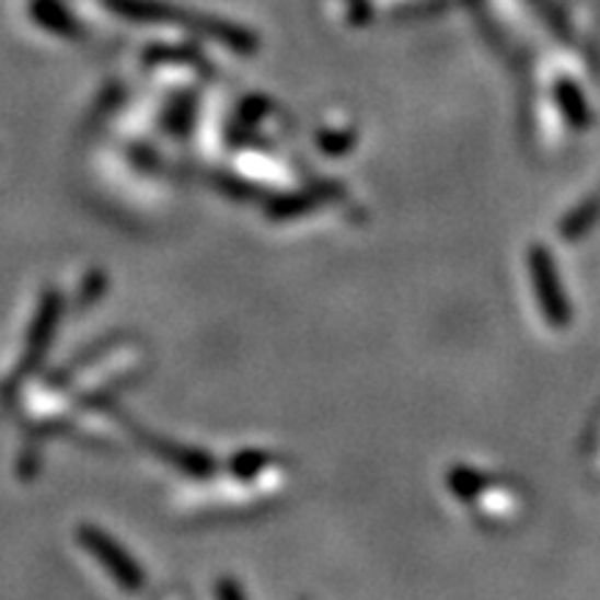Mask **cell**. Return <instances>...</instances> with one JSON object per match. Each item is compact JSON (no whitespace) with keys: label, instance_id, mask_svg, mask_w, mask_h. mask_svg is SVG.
Here are the masks:
<instances>
[{"label":"cell","instance_id":"cell-1","mask_svg":"<svg viewBox=\"0 0 600 600\" xmlns=\"http://www.w3.org/2000/svg\"><path fill=\"white\" fill-rule=\"evenodd\" d=\"M108 9L120 18L134 20V23H150V25H181V28L198 31L206 39H215V43L226 45L229 50L240 56L256 54L258 39L247 28L240 25H231L226 20L217 18H198V14H186L181 9L168 7V3H159V0H103Z\"/></svg>","mask_w":600,"mask_h":600},{"label":"cell","instance_id":"cell-2","mask_svg":"<svg viewBox=\"0 0 600 600\" xmlns=\"http://www.w3.org/2000/svg\"><path fill=\"white\" fill-rule=\"evenodd\" d=\"M61 314H65V298H61L59 289H48L39 298V307H36L34 320L28 325V339H25V350L20 356V365L14 367L12 381H9V390L20 386L23 381H28L39 365L48 356L50 345L56 339V331H59Z\"/></svg>","mask_w":600,"mask_h":600},{"label":"cell","instance_id":"cell-3","mask_svg":"<svg viewBox=\"0 0 600 600\" xmlns=\"http://www.w3.org/2000/svg\"><path fill=\"white\" fill-rule=\"evenodd\" d=\"M79 545L95 558L97 565L115 578V584L126 592H139L145 587V570L139 567L137 558L115 540L108 536L106 531H101L97 526H79Z\"/></svg>","mask_w":600,"mask_h":600},{"label":"cell","instance_id":"cell-4","mask_svg":"<svg viewBox=\"0 0 600 600\" xmlns=\"http://www.w3.org/2000/svg\"><path fill=\"white\" fill-rule=\"evenodd\" d=\"M145 445H148L159 459H164L168 464H173L181 473L193 475V478H211L217 473V462L211 453L198 448H186V445L168 442V439L150 437V434H142Z\"/></svg>","mask_w":600,"mask_h":600},{"label":"cell","instance_id":"cell-5","mask_svg":"<svg viewBox=\"0 0 600 600\" xmlns=\"http://www.w3.org/2000/svg\"><path fill=\"white\" fill-rule=\"evenodd\" d=\"M331 195H336V186H314V189H303V193L278 195L276 200H270V204L265 206V211L273 220H289V217H300L314 211L320 204H325Z\"/></svg>","mask_w":600,"mask_h":600},{"label":"cell","instance_id":"cell-6","mask_svg":"<svg viewBox=\"0 0 600 600\" xmlns=\"http://www.w3.org/2000/svg\"><path fill=\"white\" fill-rule=\"evenodd\" d=\"M34 18L43 28L54 31L61 36H76L79 34V25L72 20V14L67 9H61L54 0H36L34 3Z\"/></svg>","mask_w":600,"mask_h":600},{"label":"cell","instance_id":"cell-7","mask_svg":"<svg viewBox=\"0 0 600 600\" xmlns=\"http://www.w3.org/2000/svg\"><path fill=\"white\" fill-rule=\"evenodd\" d=\"M195 120V95L193 92H184V95L175 97L168 108V117H164V126L173 137H186Z\"/></svg>","mask_w":600,"mask_h":600},{"label":"cell","instance_id":"cell-8","mask_svg":"<svg viewBox=\"0 0 600 600\" xmlns=\"http://www.w3.org/2000/svg\"><path fill=\"white\" fill-rule=\"evenodd\" d=\"M265 112H267V101L265 97H258V95H253V97H245V101L240 103V108H236V120L231 123V128H229V137L231 139H242V137H247L245 131H253V128H256V123L262 120V117H265Z\"/></svg>","mask_w":600,"mask_h":600},{"label":"cell","instance_id":"cell-9","mask_svg":"<svg viewBox=\"0 0 600 600\" xmlns=\"http://www.w3.org/2000/svg\"><path fill=\"white\" fill-rule=\"evenodd\" d=\"M270 453H265V450H240V453H234V457L229 459V470L231 475H236L240 481H253L262 470H267V464H270Z\"/></svg>","mask_w":600,"mask_h":600},{"label":"cell","instance_id":"cell-10","mask_svg":"<svg viewBox=\"0 0 600 600\" xmlns=\"http://www.w3.org/2000/svg\"><path fill=\"white\" fill-rule=\"evenodd\" d=\"M318 145L328 157H339L356 145V131H323L318 137Z\"/></svg>","mask_w":600,"mask_h":600},{"label":"cell","instance_id":"cell-11","mask_svg":"<svg viewBox=\"0 0 600 600\" xmlns=\"http://www.w3.org/2000/svg\"><path fill=\"white\" fill-rule=\"evenodd\" d=\"M103 289H106V276H103L101 270H92L90 276L84 278V287H81L79 309L92 307V303H95V300L103 295Z\"/></svg>","mask_w":600,"mask_h":600},{"label":"cell","instance_id":"cell-12","mask_svg":"<svg viewBox=\"0 0 600 600\" xmlns=\"http://www.w3.org/2000/svg\"><path fill=\"white\" fill-rule=\"evenodd\" d=\"M215 595H220V598H226V600H240V598H245V589L236 587V584H231V581H220L215 587Z\"/></svg>","mask_w":600,"mask_h":600}]
</instances>
